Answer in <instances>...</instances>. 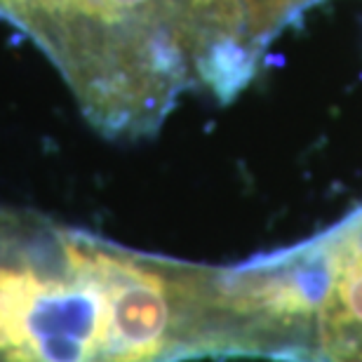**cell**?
Returning <instances> with one entry per match:
<instances>
[{
    "instance_id": "cell-1",
    "label": "cell",
    "mask_w": 362,
    "mask_h": 362,
    "mask_svg": "<svg viewBox=\"0 0 362 362\" xmlns=\"http://www.w3.org/2000/svg\"><path fill=\"white\" fill-rule=\"evenodd\" d=\"M245 358L233 269L127 250L0 207V362Z\"/></svg>"
},
{
    "instance_id": "cell-2",
    "label": "cell",
    "mask_w": 362,
    "mask_h": 362,
    "mask_svg": "<svg viewBox=\"0 0 362 362\" xmlns=\"http://www.w3.org/2000/svg\"><path fill=\"white\" fill-rule=\"evenodd\" d=\"M223 0H0L106 136L156 132Z\"/></svg>"
}]
</instances>
